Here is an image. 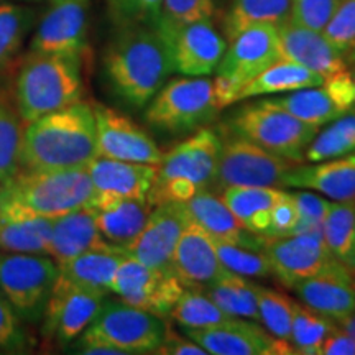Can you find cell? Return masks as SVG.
<instances>
[{
	"mask_svg": "<svg viewBox=\"0 0 355 355\" xmlns=\"http://www.w3.org/2000/svg\"><path fill=\"white\" fill-rule=\"evenodd\" d=\"M173 71L170 44L148 24L122 28L104 55V74L110 91L135 109L152 101Z\"/></svg>",
	"mask_w": 355,
	"mask_h": 355,
	"instance_id": "obj_1",
	"label": "cell"
},
{
	"mask_svg": "<svg viewBox=\"0 0 355 355\" xmlns=\"http://www.w3.org/2000/svg\"><path fill=\"white\" fill-rule=\"evenodd\" d=\"M97 150L92 104H76L26 123L21 141V170L86 168Z\"/></svg>",
	"mask_w": 355,
	"mask_h": 355,
	"instance_id": "obj_2",
	"label": "cell"
},
{
	"mask_svg": "<svg viewBox=\"0 0 355 355\" xmlns=\"http://www.w3.org/2000/svg\"><path fill=\"white\" fill-rule=\"evenodd\" d=\"M83 92V60L76 56L28 51L13 81L15 104L25 125L76 104Z\"/></svg>",
	"mask_w": 355,
	"mask_h": 355,
	"instance_id": "obj_3",
	"label": "cell"
},
{
	"mask_svg": "<svg viewBox=\"0 0 355 355\" xmlns=\"http://www.w3.org/2000/svg\"><path fill=\"white\" fill-rule=\"evenodd\" d=\"M96 198L87 168L21 170L2 188L0 209L56 219L91 207Z\"/></svg>",
	"mask_w": 355,
	"mask_h": 355,
	"instance_id": "obj_4",
	"label": "cell"
},
{
	"mask_svg": "<svg viewBox=\"0 0 355 355\" xmlns=\"http://www.w3.org/2000/svg\"><path fill=\"white\" fill-rule=\"evenodd\" d=\"M222 139L211 128H198L194 135L163 153L157 165V178L148 194L153 206L175 201L188 202L216 183Z\"/></svg>",
	"mask_w": 355,
	"mask_h": 355,
	"instance_id": "obj_5",
	"label": "cell"
},
{
	"mask_svg": "<svg viewBox=\"0 0 355 355\" xmlns=\"http://www.w3.org/2000/svg\"><path fill=\"white\" fill-rule=\"evenodd\" d=\"M229 128L234 135L254 141L293 163H304L306 148L319 132V128L293 117L270 99L235 110Z\"/></svg>",
	"mask_w": 355,
	"mask_h": 355,
	"instance_id": "obj_6",
	"label": "cell"
},
{
	"mask_svg": "<svg viewBox=\"0 0 355 355\" xmlns=\"http://www.w3.org/2000/svg\"><path fill=\"white\" fill-rule=\"evenodd\" d=\"M279 60L282 51L275 25L248 26L234 37L216 68L214 92L219 107L235 104L243 86Z\"/></svg>",
	"mask_w": 355,
	"mask_h": 355,
	"instance_id": "obj_7",
	"label": "cell"
},
{
	"mask_svg": "<svg viewBox=\"0 0 355 355\" xmlns=\"http://www.w3.org/2000/svg\"><path fill=\"white\" fill-rule=\"evenodd\" d=\"M214 81L202 78H175L159 87L146 104L145 121L158 130L184 133L212 122L220 112Z\"/></svg>",
	"mask_w": 355,
	"mask_h": 355,
	"instance_id": "obj_8",
	"label": "cell"
},
{
	"mask_svg": "<svg viewBox=\"0 0 355 355\" xmlns=\"http://www.w3.org/2000/svg\"><path fill=\"white\" fill-rule=\"evenodd\" d=\"M166 329V319L122 300H104L94 321L79 337L112 345L122 355L155 354L165 339Z\"/></svg>",
	"mask_w": 355,
	"mask_h": 355,
	"instance_id": "obj_9",
	"label": "cell"
},
{
	"mask_svg": "<svg viewBox=\"0 0 355 355\" xmlns=\"http://www.w3.org/2000/svg\"><path fill=\"white\" fill-rule=\"evenodd\" d=\"M58 278V263L50 255H0V291L21 319L37 322Z\"/></svg>",
	"mask_w": 355,
	"mask_h": 355,
	"instance_id": "obj_10",
	"label": "cell"
},
{
	"mask_svg": "<svg viewBox=\"0 0 355 355\" xmlns=\"http://www.w3.org/2000/svg\"><path fill=\"white\" fill-rule=\"evenodd\" d=\"M296 163L261 148L254 141L234 135L222 140V153L217 170L216 188L219 193L234 186H277Z\"/></svg>",
	"mask_w": 355,
	"mask_h": 355,
	"instance_id": "obj_11",
	"label": "cell"
},
{
	"mask_svg": "<svg viewBox=\"0 0 355 355\" xmlns=\"http://www.w3.org/2000/svg\"><path fill=\"white\" fill-rule=\"evenodd\" d=\"M273 104L279 105L301 122L321 128L343 117L355 107V81L352 71H343L324 79L313 87L296 89L273 96Z\"/></svg>",
	"mask_w": 355,
	"mask_h": 355,
	"instance_id": "obj_12",
	"label": "cell"
},
{
	"mask_svg": "<svg viewBox=\"0 0 355 355\" xmlns=\"http://www.w3.org/2000/svg\"><path fill=\"white\" fill-rule=\"evenodd\" d=\"M183 290V283L175 273L158 272L132 257L119 265L112 283V293L123 303L163 319L170 318Z\"/></svg>",
	"mask_w": 355,
	"mask_h": 355,
	"instance_id": "obj_13",
	"label": "cell"
},
{
	"mask_svg": "<svg viewBox=\"0 0 355 355\" xmlns=\"http://www.w3.org/2000/svg\"><path fill=\"white\" fill-rule=\"evenodd\" d=\"M105 296L58 277L43 311V334L60 344L73 343L94 321Z\"/></svg>",
	"mask_w": 355,
	"mask_h": 355,
	"instance_id": "obj_14",
	"label": "cell"
},
{
	"mask_svg": "<svg viewBox=\"0 0 355 355\" xmlns=\"http://www.w3.org/2000/svg\"><path fill=\"white\" fill-rule=\"evenodd\" d=\"M263 254L272 266L273 277L283 286L293 288L301 279L324 272L336 259L327 250L321 230L266 239Z\"/></svg>",
	"mask_w": 355,
	"mask_h": 355,
	"instance_id": "obj_15",
	"label": "cell"
},
{
	"mask_svg": "<svg viewBox=\"0 0 355 355\" xmlns=\"http://www.w3.org/2000/svg\"><path fill=\"white\" fill-rule=\"evenodd\" d=\"M89 0H56L43 13L30 42V51L84 60L87 43Z\"/></svg>",
	"mask_w": 355,
	"mask_h": 355,
	"instance_id": "obj_16",
	"label": "cell"
},
{
	"mask_svg": "<svg viewBox=\"0 0 355 355\" xmlns=\"http://www.w3.org/2000/svg\"><path fill=\"white\" fill-rule=\"evenodd\" d=\"M92 110L99 157L155 166L162 162L163 152L159 146L130 117L102 104H94Z\"/></svg>",
	"mask_w": 355,
	"mask_h": 355,
	"instance_id": "obj_17",
	"label": "cell"
},
{
	"mask_svg": "<svg viewBox=\"0 0 355 355\" xmlns=\"http://www.w3.org/2000/svg\"><path fill=\"white\" fill-rule=\"evenodd\" d=\"M188 220L183 202L166 201L155 206L144 230L125 248L128 257L158 272L173 273V257Z\"/></svg>",
	"mask_w": 355,
	"mask_h": 355,
	"instance_id": "obj_18",
	"label": "cell"
},
{
	"mask_svg": "<svg viewBox=\"0 0 355 355\" xmlns=\"http://www.w3.org/2000/svg\"><path fill=\"white\" fill-rule=\"evenodd\" d=\"M184 336L201 345L207 355H286L291 344L279 340L259 324L234 318L207 329H184Z\"/></svg>",
	"mask_w": 355,
	"mask_h": 355,
	"instance_id": "obj_19",
	"label": "cell"
},
{
	"mask_svg": "<svg viewBox=\"0 0 355 355\" xmlns=\"http://www.w3.org/2000/svg\"><path fill=\"white\" fill-rule=\"evenodd\" d=\"M171 48L175 71L183 76H209L227 50V40L217 32L211 19L178 26L165 38Z\"/></svg>",
	"mask_w": 355,
	"mask_h": 355,
	"instance_id": "obj_20",
	"label": "cell"
},
{
	"mask_svg": "<svg viewBox=\"0 0 355 355\" xmlns=\"http://www.w3.org/2000/svg\"><path fill=\"white\" fill-rule=\"evenodd\" d=\"M301 303L339 322L355 313V270L334 260L321 273L291 288Z\"/></svg>",
	"mask_w": 355,
	"mask_h": 355,
	"instance_id": "obj_21",
	"label": "cell"
},
{
	"mask_svg": "<svg viewBox=\"0 0 355 355\" xmlns=\"http://www.w3.org/2000/svg\"><path fill=\"white\" fill-rule=\"evenodd\" d=\"M282 60L293 61L327 79L349 69L345 56L326 35L290 19L277 26Z\"/></svg>",
	"mask_w": 355,
	"mask_h": 355,
	"instance_id": "obj_22",
	"label": "cell"
},
{
	"mask_svg": "<svg viewBox=\"0 0 355 355\" xmlns=\"http://www.w3.org/2000/svg\"><path fill=\"white\" fill-rule=\"evenodd\" d=\"M279 186L314 191L331 201H355V152L308 165L296 163Z\"/></svg>",
	"mask_w": 355,
	"mask_h": 355,
	"instance_id": "obj_23",
	"label": "cell"
},
{
	"mask_svg": "<svg viewBox=\"0 0 355 355\" xmlns=\"http://www.w3.org/2000/svg\"><path fill=\"white\" fill-rule=\"evenodd\" d=\"M173 273L184 288H202L229 273L217 257L214 242L194 220H188L173 257Z\"/></svg>",
	"mask_w": 355,
	"mask_h": 355,
	"instance_id": "obj_24",
	"label": "cell"
},
{
	"mask_svg": "<svg viewBox=\"0 0 355 355\" xmlns=\"http://www.w3.org/2000/svg\"><path fill=\"white\" fill-rule=\"evenodd\" d=\"M86 168L96 189L94 202L105 199H148L157 178L155 165L105 157H96Z\"/></svg>",
	"mask_w": 355,
	"mask_h": 355,
	"instance_id": "obj_25",
	"label": "cell"
},
{
	"mask_svg": "<svg viewBox=\"0 0 355 355\" xmlns=\"http://www.w3.org/2000/svg\"><path fill=\"white\" fill-rule=\"evenodd\" d=\"M184 206L191 220L196 222L204 232L216 241L232 243L248 250L263 252L266 239L243 227L220 196L211 193V189L198 193L184 202Z\"/></svg>",
	"mask_w": 355,
	"mask_h": 355,
	"instance_id": "obj_26",
	"label": "cell"
},
{
	"mask_svg": "<svg viewBox=\"0 0 355 355\" xmlns=\"http://www.w3.org/2000/svg\"><path fill=\"white\" fill-rule=\"evenodd\" d=\"M91 207L102 237L115 247L127 248L144 230L155 206L148 199H105Z\"/></svg>",
	"mask_w": 355,
	"mask_h": 355,
	"instance_id": "obj_27",
	"label": "cell"
},
{
	"mask_svg": "<svg viewBox=\"0 0 355 355\" xmlns=\"http://www.w3.org/2000/svg\"><path fill=\"white\" fill-rule=\"evenodd\" d=\"M112 245L102 237L96 222L94 207H83L53 220L50 255L56 263L84 252Z\"/></svg>",
	"mask_w": 355,
	"mask_h": 355,
	"instance_id": "obj_28",
	"label": "cell"
},
{
	"mask_svg": "<svg viewBox=\"0 0 355 355\" xmlns=\"http://www.w3.org/2000/svg\"><path fill=\"white\" fill-rule=\"evenodd\" d=\"M127 257V250L122 247L94 248L58 263V277L87 290L109 295L112 293V283L119 265Z\"/></svg>",
	"mask_w": 355,
	"mask_h": 355,
	"instance_id": "obj_29",
	"label": "cell"
},
{
	"mask_svg": "<svg viewBox=\"0 0 355 355\" xmlns=\"http://www.w3.org/2000/svg\"><path fill=\"white\" fill-rule=\"evenodd\" d=\"M285 194L277 186H234L219 194L225 206L250 232L266 237L273 206Z\"/></svg>",
	"mask_w": 355,
	"mask_h": 355,
	"instance_id": "obj_30",
	"label": "cell"
},
{
	"mask_svg": "<svg viewBox=\"0 0 355 355\" xmlns=\"http://www.w3.org/2000/svg\"><path fill=\"white\" fill-rule=\"evenodd\" d=\"M53 220L0 209V248L12 254H50Z\"/></svg>",
	"mask_w": 355,
	"mask_h": 355,
	"instance_id": "obj_31",
	"label": "cell"
},
{
	"mask_svg": "<svg viewBox=\"0 0 355 355\" xmlns=\"http://www.w3.org/2000/svg\"><path fill=\"white\" fill-rule=\"evenodd\" d=\"M25 122L21 121L13 96V86L0 83V186L10 184L21 171V141Z\"/></svg>",
	"mask_w": 355,
	"mask_h": 355,
	"instance_id": "obj_32",
	"label": "cell"
},
{
	"mask_svg": "<svg viewBox=\"0 0 355 355\" xmlns=\"http://www.w3.org/2000/svg\"><path fill=\"white\" fill-rule=\"evenodd\" d=\"M324 79L319 74L293 61L279 60L266 68L255 79H252L247 86L239 92L237 102L243 99H255L261 96H277L296 89L313 87L322 84Z\"/></svg>",
	"mask_w": 355,
	"mask_h": 355,
	"instance_id": "obj_33",
	"label": "cell"
},
{
	"mask_svg": "<svg viewBox=\"0 0 355 355\" xmlns=\"http://www.w3.org/2000/svg\"><path fill=\"white\" fill-rule=\"evenodd\" d=\"M257 285L259 283H254L250 278L229 272L211 285L204 286L202 291L229 316L259 321Z\"/></svg>",
	"mask_w": 355,
	"mask_h": 355,
	"instance_id": "obj_34",
	"label": "cell"
},
{
	"mask_svg": "<svg viewBox=\"0 0 355 355\" xmlns=\"http://www.w3.org/2000/svg\"><path fill=\"white\" fill-rule=\"evenodd\" d=\"M291 19V0H232L224 19L225 40L254 25H282Z\"/></svg>",
	"mask_w": 355,
	"mask_h": 355,
	"instance_id": "obj_35",
	"label": "cell"
},
{
	"mask_svg": "<svg viewBox=\"0 0 355 355\" xmlns=\"http://www.w3.org/2000/svg\"><path fill=\"white\" fill-rule=\"evenodd\" d=\"M322 237L331 255L355 270V201H331Z\"/></svg>",
	"mask_w": 355,
	"mask_h": 355,
	"instance_id": "obj_36",
	"label": "cell"
},
{
	"mask_svg": "<svg viewBox=\"0 0 355 355\" xmlns=\"http://www.w3.org/2000/svg\"><path fill=\"white\" fill-rule=\"evenodd\" d=\"M170 318L183 329H207L229 322L234 316L224 313L201 288H184Z\"/></svg>",
	"mask_w": 355,
	"mask_h": 355,
	"instance_id": "obj_37",
	"label": "cell"
},
{
	"mask_svg": "<svg viewBox=\"0 0 355 355\" xmlns=\"http://www.w3.org/2000/svg\"><path fill=\"white\" fill-rule=\"evenodd\" d=\"M355 152V109L318 132L304 153V163H318L324 159Z\"/></svg>",
	"mask_w": 355,
	"mask_h": 355,
	"instance_id": "obj_38",
	"label": "cell"
},
{
	"mask_svg": "<svg viewBox=\"0 0 355 355\" xmlns=\"http://www.w3.org/2000/svg\"><path fill=\"white\" fill-rule=\"evenodd\" d=\"M337 327V322L309 309L303 303H293L291 339L290 344L295 354L319 355V349L326 337Z\"/></svg>",
	"mask_w": 355,
	"mask_h": 355,
	"instance_id": "obj_39",
	"label": "cell"
},
{
	"mask_svg": "<svg viewBox=\"0 0 355 355\" xmlns=\"http://www.w3.org/2000/svg\"><path fill=\"white\" fill-rule=\"evenodd\" d=\"M35 24V12L21 6H0V78L21 51Z\"/></svg>",
	"mask_w": 355,
	"mask_h": 355,
	"instance_id": "obj_40",
	"label": "cell"
},
{
	"mask_svg": "<svg viewBox=\"0 0 355 355\" xmlns=\"http://www.w3.org/2000/svg\"><path fill=\"white\" fill-rule=\"evenodd\" d=\"M257 295H259V322L273 337L290 344L295 300H291L285 293L261 285H257Z\"/></svg>",
	"mask_w": 355,
	"mask_h": 355,
	"instance_id": "obj_41",
	"label": "cell"
},
{
	"mask_svg": "<svg viewBox=\"0 0 355 355\" xmlns=\"http://www.w3.org/2000/svg\"><path fill=\"white\" fill-rule=\"evenodd\" d=\"M212 239V237H211ZM217 257L225 270L245 278H266L273 277L272 266L263 252L248 250L232 243L220 242L212 239Z\"/></svg>",
	"mask_w": 355,
	"mask_h": 355,
	"instance_id": "obj_42",
	"label": "cell"
},
{
	"mask_svg": "<svg viewBox=\"0 0 355 355\" xmlns=\"http://www.w3.org/2000/svg\"><path fill=\"white\" fill-rule=\"evenodd\" d=\"M214 13V0H163L155 28L166 38L178 26L189 21L211 19Z\"/></svg>",
	"mask_w": 355,
	"mask_h": 355,
	"instance_id": "obj_43",
	"label": "cell"
},
{
	"mask_svg": "<svg viewBox=\"0 0 355 355\" xmlns=\"http://www.w3.org/2000/svg\"><path fill=\"white\" fill-rule=\"evenodd\" d=\"M291 196L295 199L296 207H298V224H296L291 235L321 230L324 217L329 209L331 199H326L321 194L308 189L295 191V193H291Z\"/></svg>",
	"mask_w": 355,
	"mask_h": 355,
	"instance_id": "obj_44",
	"label": "cell"
},
{
	"mask_svg": "<svg viewBox=\"0 0 355 355\" xmlns=\"http://www.w3.org/2000/svg\"><path fill=\"white\" fill-rule=\"evenodd\" d=\"M344 0H291V19L322 32Z\"/></svg>",
	"mask_w": 355,
	"mask_h": 355,
	"instance_id": "obj_45",
	"label": "cell"
},
{
	"mask_svg": "<svg viewBox=\"0 0 355 355\" xmlns=\"http://www.w3.org/2000/svg\"><path fill=\"white\" fill-rule=\"evenodd\" d=\"M326 38L345 56L355 43V0H344L322 30Z\"/></svg>",
	"mask_w": 355,
	"mask_h": 355,
	"instance_id": "obj_46",
	"label": "cell"
},
{
	"mask_svg": "<svg viewBox=\"0 0 355 355\" xmlns=\"http://www.w3.org/2000/svg\"><path fill=\"white\" fill-rule=\"evenodd\" d=\"M296 224H298V207L291 193L285 191L283 198L275 204L270 216V229L265 239L288 237L293 234Z\"/></svg>",
	"mask_w": 355,
	"mask_h": 355,
	"instance_id": "obj_47",
	"label": "cell"
},
{
	"mask_svg": "<svg viewBox=\"0 0 355 355\" xmlns=\"http://www.w3.org/2000/svg\"><path fill=\"white\" fill-rule=\"evenodd\" d=\"M24 339L19 314L13 311L6 296L0 291V349L17 347Z\"/></svg>",
	"mask_w": 355,
	"mask_h": 355,
	"instance_id": "obj_48",
	"label": "cell"
},
{
	"mask_svg": "<svg viewBox=\"0 0 355 355\" xmlns=\"http://www.w3.org/2000/svg\"><path fill=\"white\" fill-rule=\"evenodd\" d=\"M159 355H207L206 350H204L201 345L191 340L188 336L183 337L178 332H175L168 326L165 339L159 344L157 352Z\"/></svg>",
	"mask_w": 355,
	"mask_h": 355,
	"instance_id": "obj_49",
	"label": "cell"
},
{
	"mask_svg": "<svg viewBox=\"0 0 355 355\" xmlns=\"http://www.w3.org/2000/svg\"><path fill=\"white\" fill-rule=\"evenodd\" d=\"M319 355H355V337L337 324L319 349Z\"/></svg>",
	"mask_w": 355,
	"mask_h": 355,
	"instance_id": "obj_50",
	"label": "cell"
},
{
	"mask_svg": "<svg viewBox=\"0 0 355 355\" xmlns=\"http://www.w3.org/2000/svg\"><path fill=\"white\" fill-rule=\"evenodd\" d=\"M163 0H122V6L144 24L155 25Z\"/></svg>",
	"mask_w": 355,
	"mask_h": 355,
	"instance_id": "obj_51",
	"label": "cell"
},
{
	"mask_svg": "<svg viewBox=\"0 0 355 355\" xmlns=\"http://www.w3.org/2000/svg\"><path fill=\"white\" fill-rule=\"evenodd\" d=\"M337 324H339V326L343 327V329L347 331L350 336H354V337H355V313L352 314V316L340 319V321L337 322Z\"/></svg>",
	"mask_w": 355,
	"mask_h": 355,
	"instance_id": "obj_52",
	"label": "cell"
},
{
	"mask_svg": "<svg viewBox=\"0 0 355 355\" xmlns=\"http://www.w3.org/2000/svg\"><path fill=\"white\" fill-rule=\"evenodd\" d=\"M345 61H347L349 68H355V43L352 44V48H350L347 55H345Z\"/></svg>",
	"mask_w": 355,
	"mask_h": 355,
	"instance_id": "obj_53",
	"label": "cell"
},
{
	"mask_svg": "<svg viewBox=\"0 0 355 355\" xmlns=\"http://www.w3.org/2000/svg\"><path fill=\"white\" fill-rule=\"evenodd\" d=\"M28 2H40V0H28ZM48 2H56V0H48Z\"/></svg>",
	"mask_w": 355,
	"mask_h": 355,
	"instance_id": "obj_54",
	"label": "cell"
},
{
	"mask_svg": "<svg viewBox=\"0 0 355 355\" xmlns=\"http://www.w3.org/2000/svg\"><path fill=\"white\" fill-rule=\"evenodd\" d=\"M0 201H2V186H0Z\"/></svg>",
	"mask_w": 355,
	"mask_h": 355,
	"instance_id": "obj_55",
	"label": "cell"
},
{
	"mask_svg": "<svg viewBox=\"0 0 355 355\" xmlns=\"http://www.w3.org/2000/svg\"><path fill=\"white\" fill-rule=\"evenodd\" d=\"M352 76H354V81H355V68L352 69ZM355 109V107H354Z\"/></svg>",
	"mask_w": 355,
	"mask_h": 355,
	"instance_id": "obj_56",
	"label": "cell"
}]
</instances>
